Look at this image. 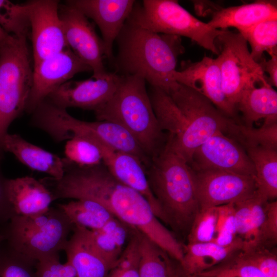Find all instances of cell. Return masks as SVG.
Returning <instances> with one entry per match:
<instances>
[{
  "label": "cell",
  "mask_w": 277,
  "mask_h": 277,
  "mask_svg": "<svg viewBox=\"0 0 277 277\" xmlns=\"http://www.w3.org/2000/svg\"><path fill=\"white\" fill-rule=\"evenodd\" d=\"M44 182L54 201L71 199L95 201L114 217L145 235L171 258L182 261L183 246L155 216L147 200L115 179L103 163L82 167L69 163L62 178L47 177Z\"/></svg>",
  "instance_id": "6da1fadb"
},
{
  "label": "cell",
  "mask_w": 277,
  "mask_h": 277,
  "mask_svg": "<svg viewBox=\"0 0 277 277\" xmlns=\"http://www.w3.org/2000/svg\"><path fill=\"white\" fill-rule=\"evenodd\" d=\"M116 41L115 73L141 77L168 94L177 87L173 74L185 51L180 36L155 33L127 19Z\"/></svg>",
  "instance_id": "7a4b0ae2"
},
{
  "label": "cell",
  "mask_w": 277,
  "mask_h": 277,
  "mask_svg": "<svg viewBox=\"0 0 277 277\" xmlns=\"http://www.w3.org/2000/svg\"><path fill=\"white\" fill-rule=\"evenodd\" d=\"M97 121L120 125L136 140L151 159L165 147L166 138L155 115L146 81L136 75H121L109 101L94 111Z\"/></svg>",
  "instance_id": "3957f363"
},
{
  "label": "cell",
  "mask_w": 277,
  "mask_h": 277,
  "mask_svg": "<svg viewBox=\"0 0 277 277\" xmlns=\"http://www.w3.org/2000/svg\"><path fill=\"white\" fill-rule=\"evenodd\" d=\"M151 190L168 222L184 231L199 210L193 173L189 165L165 147L146 169Z\"/></svg>",
  "instance_id": "277c9868"
},
{
  "label": "cell",
  "mask_w": 277,
  "mask_h": 277,
  "mask_svg": "<svg viewBox=\"0 0 277 277\" xmlns=\"http://www.w3.org/2000/svg\"><path fill=\"white\" fill-rule=\"evenodd\" d=\"M31 125L48 134L55 142L69 140L79 134L95 139L116 150L137 157L145 168L151 159L124 128L107 121L87 122L77 119L47 100L40 103L32 113Z\"/></svg>",
  "instance_id": "5b68a950"
},
{
  "label": "cell",
  "mask_w": 277,
  "mask_h": 277,
  "mask_svg": "<svg viewBox=\"0 0 277 277\" xmlns=\"http://www.w3.org/2000/svg\"><path fill=\"white\" fill-rule=\"evenodd\" d=\"M74 225L58 207L43 213L15 215L1 228L5 242L21 254L39 261L59 255Z\"/></svg>",
  "instance_id": "8992f818"
},
{
  "label": "cell",
  "mask_w": 277,
  "mask_h": 277,
  "mask_svg": "<svg viewBox=\"0 0 277 277\" xmlns=\"http://www.w3.org/2000/svg\"><path fill=\"white\" fill-rule=\"evenodd\" d=\"M32 76L27 37L10 35L0 43V162L8 128L26 110Z\"/></svg>",
  "instance_id": "52a82bcc"
},
{
  "label": "cell",
  "mask_w": 277,
  "mask_h": 277,
  "mask_svg": "<svg viewBox=\"0 0 277 277\" xmlns=\"http://www.w3.org/2000/svg\"><path fill=\"white\" fill-rule=\"evenodd\" d=\"M128 19L151 31L185 36L200 46L219 54L215 40L223 32L202 22L182 7L177 1L135 2Z\"/></svg>",
  "instance_id": "ba28073f"
},
{
  "label": "cell",
  "mask_w": 277,
  "mask_h": 277,
  "mask_svg": "<svg viewBox=\"0 0 277 277\" xmlns=\"http://www.w3.org/2000/svg\"><path fill=\"white\" fill-rule=\"evenodd\" d=\"M168 95L184 115L187 127L179 140L166 142L165 146L189 165L199 146L217 132H230L234 122L204 96L185 86L179 84Z\"/></svg>",
  "instance_id": "9c48e42d"
},
{
  "label": "cell",
  "mask_w": 277,
  "mask_h": 277,
  "mask_svg": "<svg viewBox=\"0 0 277 277\" xmlns=\"http://www.w3.org/2000/svg\"><path fill=\"white\" fill-rule=\"evenodd\" d=\"M215 43L219 50L216 59L223 90L230 103L235 107L244 89L266 80V76L260 65L252 58L247 42L239 32L223 29Z\"/></svg>",
  "instance_id": "30bf717a"
},
{
  "label": "cell",
  "mask_w": 277,
  "mask_h": 277,
  "mask_svg": "<svg viewBox=\"0 0 277 277\" xmlns=\"http://www.w3.org/2000/svg\"><path fill=\"white\" fill-rule=\"evenodd\" d=\"M192 171L199 209L238 203L256 192L252 176L215 170Z\"/></svg>",
  "instance_id": "8fae6325"
},
{
  "label": "cell",
  "mask_w": 277,
  "mask_h": 277,
  "mask_svg": "<svg viewBox=\"0 0 277 277\" xmlns=\"http://www.w3.org/2000/svg\"><path fill=\"white\" fill-rule=\"evenodd\" d=\"M58 12L68 47L91 68L92 77L105 75L107 71L103 63L104 43L93 24L80 11L66 3L59 5Z\"/></svg>",
  "instance_id": "7c38bea8"
},
{
  "label": "cell",
  "mask_w": 277,
  "mask_h": 277,
  "mask_svg": "<svg viewBox=\"0 0 277 277\" xmlns=\"http://www.w3.org/2000/svg\"><path fill=\"white\" fill-rule=\"evenodd\" d=\"M27 3L34 65L68 46L59 15V2L33 0Z\"/></svg>",
  "instance_id": "4fadbf2b"
},
{
  "label": "cell",
  "mask_w": 277,
  "mask_h": 277,
  "mask_svg": "<svg viewBox=\"0 0 277 277\" xmlns=\"http://www.w3.org/2000/svg\"><path fill=\"white\" fill-rule=\"evenodd\" d=\"M91 68L67 47L33 65L32 84L26 111L32 113L37 106L62 85L77 73Z\"/></svg>",
  "instance_id": "5bb4252c"
},
{
  "label": "cell",
  "mask_w": 277,
  "mask_h": 277,
  "mask_svg": "<svg viewBox=\"0 0 277 277\" xmlns=\"http://www.w3.org/2000/svg\"><path fill=\"white\" fill-rule=\"evenodd\" d=\"M189 166L193 170H215L255 177L246 152L224 133L217 132L195 151Z\"/></svg>",
  "instance_id": "9a60e30c"
},
{
  "label": "cell",
  "mask_w": 277,
  "mask_h": 277,
  "mask_svg": "<svg viewBox=\"0 0 277 277\" xmlns=\"http://www.w3.org/2000/svg\"><path fill=\"white\" fill-rule=\"evenodd\" d=\"M120 77L115 72H107L101 78L69 80L51 93L46 100L62 108L77 107L94 112L113 96Z\"/></svg>",
  "instance_id": "2e32d148"
},
{
  "label": "cell",
  "mask_w": 277,
  "mask_h": 277,
  "mask_svg": "<svg viewBox=\"0 0 277 277\" xmlns=\"http://www.w3.org/2000/svg\"><path fill=\"white\" fill-rule=\"evenodd\" d=\"M182 65L181 70L173 73L175 82L204 96L227 116L235 115V107L230 103L223 92L216 58L205 56L201 61L184 62Z\"/></svg>",
  "instance_id": "e0dca14e"
},
{
  "label": "cell",
  "mask_w": 277,
  "mask_h": 277,
  "mask_svg": "<svg viewBox=\"0 0 277 277\" xmlns=\"http://www.w3.org/2000/svg\"><path fill=\"white\" fill-rule=\"evenodd\" d=\"M134 0H70L65 3L92 19L98 27L105 47V57L113 62V45L130 16Z\"/></svg>",
  "instance_id": "ac0fdd59"
},
{
  "label": "cell",
  "mask_w": 277,
  "mask_h": 277,
  "mask_svg": "<svg viewBox=\"0 0 277 277\" xmlns=\"http://www.w3.org/2000/svg\"><path fill=\"white\" fill-rule=\"evenodd\" d=\"M101 150L103 163L118 181L143 195L150 204L155 216L168 224L167 219L150 188L146 168L136 156L113 149L94 139Z\"/></svg>",
  "instance_id": "d6986e66"
},
{
  "label": "cell",
  "mask_w": 277,
  "mask_h": 277,
  "mask_svg": "<svg viewBox=\"0 0 277 277\" xmlns=\"http://www.w3.org/2000/svg\"><path fill=\"white\" fill-rule=\"evenodd\" d=\"M64 251L67 262L74 268L76 277H107L115 266L110 263L93 243L88 229L74 226Z\"/></svg>",
  "instance_id": "ffe728a7"
},
{
  "label": "cell",
  "mask_w": 277,
  "mask_h": 277,
  "mask_svg": "<svg viewBox=\"0 0 277 277\" xmlns=\"http://www.w3.org/2000/svg\"><path fill=\"white\" fill-rule=\"evenodd\" d=\"M4 152L12 153L21 163L30 169L45 173L55 180L63 176L67 161L56 154L35 145L17 134L7 133L4 137Z\"/></svg>",
  "instance_id": "44dd1931"
},
{
  "label": "cell",
  "mask_w": 277,
  "mask_h": 277,
  "mask_svg": "<svg viewBox=\"0 0 277 277\" xmlns=\"http://www.w3.org/2000/svg\"><path fill=\"white\" fill-rule=\"evenodd\" d=\"M7 192L16 215L32 216L46 212L54 199L48 187L34 177L8 179Z\"/></svg>",
  "instance_id": "7402d4cb"
},
{
  "label": "cell",
  "mask_w": 277,
  "mask_h": 277,
  "mask_svg": "<svg viewBox=\"0 0 277 277\" xmlns=\"http://www.w3.org/2000/svg\"><path fill=\"white\" fill-rule=\"evenodd\" d=\"M270 19H277L276 1H258L217 10L207 24L217 29L234 27L240 31Z\"/></svg>",
  "instance_id": "603a6c76"
},
{
  "label": "cell",
  "mask_w": 277,
  "mask_h": 277,
  "mask_svg": "<svg viewBox=\"0 0 277 277\" xmlns=\"http://www.w3.org/2000/svg\"><path fill=\"white\" fill-rule=\"evenodd\" d=\"M243 248V242L239 238L227 246L213 242L187 243L183 246L184 255L180 267L185 274L198 275L223 263Z\"/></svg>",
  "instance_id": "cb8c5ba5"
},
{
  "label": "cell",
  "mask_w": 277,
  "mask_h": 277,
  "mask_svg": "<svg viewBox=\"0 0 277 277\" xmlns=\"http://www.w3.org/2000/svg\"><path fill=\"white\" fill-rule=\"evenodd\" d=\"M247 86L243 90L236 104L243 115L246 125L251 126L261 119L277 116V92L269 85L267 80Z\"/></svg>",
  "instance_id": "d4e9b609"
},
{
  "label": "cell",
  "mask_w": 277,
  "mask_h": 277,
  "mask_svg": "<svg viewBox=\"0 0 277 277\" xmlns=\"http://www.w3.org/2000/svg\"><path fill=\"white\" fill-rule=\"evenodd\" d=\"M255 171L256 192L267 200L277 196V149L246 146Z\"/></svg>",
  "instance_id": "484cf974"
},
{
  "label": "cell",
  "mask_w": 277,
  "mask_h": 277,
  "mask_svg": "<svg viewBox=\"0 0 277 277\" xmlns=\"http://www.w3.org/2000/svg\"><path fill=\"white\" fill-rule=\"evenodd\" d=\"M57 207L65 213L74 226L90 230L100 229L115 217L103 205L88 199L73 200L59 204Z\"/></svg>",
  "instance_id": "4316f807"
},
{
  "label": "cell",
  "mask_w": 277,
  "mask_h": 277,
  "mask_svg": "<svg viewBox=\"0 0 277 277\" xmlns=\"http://www.w3.org/2000/svg\"><path fill=\"white\" fill-rule=\"evenodd\" d=\"M138 238L140 277H172L175 267L170 256L139 231Z\"/></svg>",
  "instance_id": "83f0119b"
},
{
  "label": "cell",
  "mask_w": 277,
  "mask_h": 277,
  "mask_svg": "<svg viewBox=\"0 0 277 277\" xmlns=\"http://www.w3.org/2000/svg\"><path fill=\"white\" fill-rule=\"evenodd\" d=\"M251 47L250 54L258 63L263 59L264 52L277 55V19L261 22L239 31Z\"/></svg>",
  "instance_id": "f1b7e54d"
},
{
  "label": "cell",
  "mask_w": 277,
  "mask_h": 277,
  "mask_svg": "<svg viewBox=\"0 0 277 277\" xmlns=\"http://www.w3.org/2000/svg\"><path fill=\"white\" fill-rule=\"evenodd\" d=\"M65 159L78 167H91L103 163V155L97 144L86 136L75 134L67 140L64 148Z\"/></svg>",
  "instance_id": "f546056e"
},
{
  "label": "cell",
  "mask_w": 277,
  "mask_h": 277,
  "mask_svg": "<svg viewBox=\"0 0 277 277\" xmlns=\"http://www.w3.org/2000/svg\"><path fill=\"white\" fill-rule=\"evenodd\" d=\"M230 132L239 138L245 147L258 146L277 149V116L264 119L258 128L234 122Z\"/></svg>",
  "instance_id": "4dcf8cb0"
},
{
  "label": "cell",
  "mask_w": 277,
  "mask_h": 277,
  "mask_svg": "<svg viewBox=\"0 0 277 277\" xmlns=\"http://www.w3.org/2000/svg\"><path fill=\"white\" fill-rule=\"evenodd\" d=\"M0 27L8 34L27 37L30 32L27 2L0 0Z\"/></svg>",
  "instance_id": "1f68e13d"
},
{
  "label": "cell",
  "mask_w": 277,
  "mask_h": 277,
  "mask_svg": "<svg viewBox=\"0 0 277 277\" xmlns=\"http://www.w3.org/2000/svg\"><path fill=\"white\" fill-rule=\"evenodd\" d=\"M37 263L12 249L4 240L0 247V277H39Z\"/></svg>",
  "instance_id": "d6a6232c"
},
{
  "label": "cell",
  "mask_w": 277,
  "mask_h": 277,
  "mask_svg": "<svg viewBox=\"0 0 277 277\" xmlns=\"http://www.w3.org/2000/svg\"><path fill=\"white\" fill-rule=\"evenodd\" d=\"M240 251L199 277H267Z\"/></svg>",
  "instance_id": "836d02e7"
},
{
  "label": "cell",
  "mask_w": 277,
  "mask_h": 277,
  "mask_svg": "<svg viewBox=\"0 0 277 277\" xmlns=\"http://www.w3.org/2000/svg\"><path fill=\"white\" fill-rule=\"evenodd\" d=\"M218 217V206L199 209L190 228L188 243L213 242Z\"/></svg>",
  "instance_id": "e575fe53"
},
{
  "label": "cell",
  "mask_w": 277,
  "mask_h": 277,
  "mask_svg": "<svg viewBox=\"0 0 277 277\" xmlns=\"http://www.w3.org/2000/svg\"><path fill=\"white\" fill-rule=\"evenodd\" d=\"M219 217L213 242L221 246L233 243L238 238L234 204L218 206Z\"/></svg>",
  "instance_id": "d590c367"
},
{
  "label": "cell",
  "mask_w": 277,
  "mask_h": 277,
  "mask_svg": "<svg viewBox=\"0 0 277 277\" xmlns=\"http://www.w3.org/2000/svg\"><path fill=\"white\" fill-rule=\"evenodd\" d=\"M242 251L267 277H277V255L271 248L257 246Z\"/></svg>",
  "instance_id": "8d00e7d4"
},
{
  "label": "cell",
  "mask_w": 277,
  "mask_h": 277,
  "mask_svg": "<svg viewBox=\"0 0 277 277\" xmlns=\"http://www.w3.org/2000/svg\"><path fill=\"white\" fill-rule=\"evenodd\" d=\"M277 242V202L268 201L260 237V246L271 248Z\"/></svg>",
  "instance_id": "74e56055"
},
{
  "label": "cell",
  "mask_w": 277,
  "mask_h": 277,
  "mask_svg": "<svg viewBox=\"0 0 277 277\" xmlns=\"http://www.w3.org/2000/svg\"><path fill=\"white\" fill-rule=\"evenodd\" d=\"M7 180L3 175L0 166V228L16 215L8 194Z\"/></svg>",
  "instance_id": "f35d334b"
},
{
  "label": "cell",
  "mask_w": 277,
  "mask_h": 277,
  "mask_svg": "<svg viewBox=\"0 0 277 277\" xmlns=\"http://www.w3.org/2000/svg\"><path fill=\"white\" fill-rule=\"evenodd\" d=\"M63 264L59 255L37 261V271L39 277H64Z\"/></svg>",
  "instance_id": "ab89813d"
},
{
  "label": "cell",
  "mask_w": 277,
  "mask_h": 277,
  "mask_svg": "<svg viewBox=\"0 0 277 277\" xmlns=\"http://www.w3.org/2000/svg\"><path fill=\"white\" fill-rule=\"evenodd\" d=\"M265 73L267 72L268 76L266 80L269 85L272 87L277 86V55L271 56V58L266 61L263 59L259 63Z\"/></svg>",
  "instance_id": "60d3db41"
},
{
  "label": "cell",
  "mask_w": 277,
  "mask_h": 277,
  "mask_svg": "<svg viewBox=\"0 0 277 277\" xmlns=\"http://www.w3.org/2000/svg\"><path fill=\"white\" fill-rule=\"evenodd\" d=\"M63 273L64 277H76L74 268L67 262L64 264Z\"/></svg>",
  "instance_id": "b9f144b4"
},
{
  "label": "cell",
  "mask_w": 277,
  "mask_h": 277,
  "mask_svg": "<svg viewBox=\"0 0 277 277\" xmlns=\"http://www.w3.org/2000/svg\"><path fill=\"white\" fill-rule=\"evenodd\" d=\"M172 277H199L197 275H189L184 273L181 269L180 266L179 268H175L174 272Z\"/></svg>",
  "instance_id": "7bdbcfd3"
},
{
  "label": "cell",
  "mask_w": 277,
  "mask_h": 277,
  "mask_svg": "<svg viewBox=\"0 0 277 277\" xmlns=\"http://www.w3.org/2000/svg\"><path fill=\"white\" fill-rule=\"evenodd\" d=\"M10 34L7 33L1 27H0V43H2L6 39H7Z\"/></svg>",
  "instance_id": "ee69618b"
},
{
  "label": "cell",
  "mask_w": 277,
  "mask_h": 277,
  "mask_svg": "<svg viewBox=\"0 0 277 277\" xmlns=\"http://www.w3.org/2000/svg\"><path fill=\"white\" fill-rule=\"evenodd\" d=\"M4 240V236H3V235L2 234L1 229H0V247H1L2 243L3 242Z\"/></svg>",
  "instance_id": "f6af8a7d"
}]
</instances>
